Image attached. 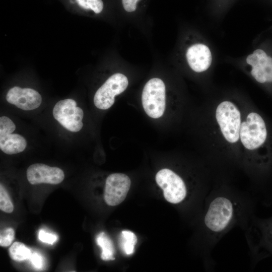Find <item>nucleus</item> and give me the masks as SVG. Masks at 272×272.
<instances>
[{
    "label": "nucleus",
    "instance_id": "f257e3e1",
    "mask_svg": "<svg viewBox=\"0 0 272 272\" xmlns=\"http://www.w3.org/2000/svg\"><path fill=\"white\" fill-rule=\"evenodd\" d=\"M252 210L250 196L244 192L229 187L210 191L202 218L209 255L217 242L233 227L245 228L252 217Z\"/></svg>",
    "mask_w": 272,
    "mask_h": 272
},
{
    "label": "nucleus",
    "instance_id": "f03ea898",
    "mask_svg": "<svg viewBox=\"0 0 272 272\" xmlns=\"http://www.w3.org/2000/svg\"><path fill=\"white\" fill-rule=\"evenodd\" d=\"M216 118L226 140L232 144L238 142L241 123L240 112L236 106L228 101L221 102L216 108Z\"/></svg>",
    "mask_w": 272,
    "mask_h": 272
},
{
    "label": "nucleus",
    "instance_id": "7ed1b4c3",
    "mask_svg": "<svg viewBox=\"0 0 272 272\" xmlns=\"http://www.w3.org/2000/svg\"><path fill=\"white\" fill-rule=\"evenodd\" d=\"M165 86L159 78L150 79L143 89L142 101L147 114L153 118L161 117L166 105Z\"/></svg>",
    "mask_w": 272,
    "mask_h": 272
},
{
    "label": "nucleus",
    "instance_id": "20e7f679",
    "mask_svg": "<svg viewBox=\"0 0 272 272\" xmlns=\"http://www.w3.org/2000/svg\"><path fill=\"white\" fill-rule=\"evenodd\" d=\"M240 139L243 146L249 150H255L265 142L267 130L262 118L256 112L248 114L241 123Z\"/></svg>",
    "mask_w": 272,
    "mask_h": 272
},
{
    "label": "nucleus",
    "instance_id": "39448f33",
    "mask_svg": "<svg viewBox=\"0 0 272 272\" xmlns=\"http://www.w3.org/2000/svg\"><path fill=\"white\" fill-rule=\"evenodd\" d=\"M156 181L169 202L178 204L185 199L188 194L187 186L183 179L171 170H160L156 175Z\"/></svg>",
    "mask_w": 272,
    "mask_h": 272
},
{
    "label": "nucleus",
    "instance_id": "423d86ee",
    "mask_svg": "<svg viewBox=\"0 0 272 272\" xmlns=\"http://www.w3.org/2000/svg\"><path fill=\"white\" fill-rule=\"evenodd\" d=\"M128 84L127 77L120 73L110 76L98 89L94 97L95 106L106 110L114 104L115 96L124 92Z\"/></svg>",
    "mask_w": 272,
    "mask_h": 272
},
{
    "label": "nucleus",
    "instance_id": "0eeeda50",
    "mask_svg": "<svg viewBox=\"0 0 272 272\" xmlns=\"http://www.w3.org/2000/svg\"><path fill=\"white\" fill-rule=\"evenodd\" d=\"M54 118L65 129L72 132L80 131L83 126L84 112L72 99L60 100L53 109Z\"/></svg>",
    "mask_w": 272,
    "mask_h": 272
},
{
    "label": "nucleus",
    "instance_id": "6e6552de",
    "mask_svg": "<svg viewBox=\"0 0 272 272\" xmlns=\"http://www.w3.org/2000/svg\"><path fill=\"white\" fill-rule=\"evenodd\" d=\"M16 125L9 117H0V149L9 155L23 152L27 146V142L22 135L12 133Z\"/></svg>",
    "mask_w": 272,
    "mask_h": 272
},
{
    "label": "nucleus",
    "instance_id": "1a4fd4ad",
    "mask_svg": "<svg viewBox=\"0 0 272 272\" xmlns=\"http://www.w3.org/2000/svg\"><path fill=\"white\" fill-rule=\"evenodd\" d=\"M131 185L130 178L123 173L109 175L106 180L104 199L109 206H115L125 198Z\"/></svg>",
    "mask_w": 272,
    "mask_h": 272
},
{
    "label": "nucleus",
    "instance_id": "9d476101",
    "mask_svg": "<svg viewBox=\"0 0 272 272\" xmlns=\"http://www.w3.org/2000/svg\"><path fill=\"white\" fill-rule=\"evenodd\" d=\"M26 175L29 182L31 184H57L61 183L64 178V172L61 169L40 163L30 165L27 170Z\"/></svg>",
    "mask_w": 272,
    "mask_h": 272
},
{
    "label": "nucleus",
    "instance_id": "9b49d317",
    "mask_svg": "<svg viewBox=\"0 0 272 272\" xmlns=\"http://www.w3.org/2000/svg\"><path fill=\"white\" fill-rule=\"evenodd\" d=\"M6 98L9 103L26 111L38 108L42 102V97L36 90L17 86L9 90Z\"/></svg>",
    "mask_w": 272,
    "mask_h": 272
},
{
    "label": "nucleus",
    "instance_id": "f8f14e48",
    "mask_svg": "<svg viewBox=\"0 0 272 272\" xmlns=\"http://www.w3.org/2000/svg\"><path fill=\"white\" fill-rule=\"evenodd\" d=\"M186 57L190 68L197 73L207 70L212 61L209 48L201 43L195 44L189 47L186 51Z\"/></svg>",
    "mask_w": 272,
    "mask_h": 272
},
{
    "label": "nucleus",
    "instance_id": "ddd939ff",
    "mask_svg": "<svg viewBox=\"0 0 272 272\" xmlns=\"http://www.w3.org/2000/svg\"><path fill=\"white\" fill-rule=\"evenodd\" d=\"M249 222L259 227L257 229L250 226H247L245 228L248 227L257 230L262 231L261 238H257V242H253L249 244V248L256 246L260 243H267L268 245V247H270L272 249V221L267 222V223L261 224H258L256 221L254 220L252 216L251 217L249 221ZM244 228V229H245ZM256 239V238H254ZM250 240V239H248Z\"/></svg>",
    "mask_w": 272,
    "mask_h": 272
},
{
    "label": "nucleus",
    "instance_id": "4468645a",
    "mask_svg": "<svg viewBox=\"0 0 272 272\" xmlns=\"http://www.w3.org/2000/svg\"><path fill=\"white\" fill-rule=\"evenodd\" d=\"M97 244L102 248L101 257L104 260H114V248L111 240L104 232L100 233L96 238Z\"/></svg>",
    "mask_w": 272,
    "mask_h": 272
},
{
    "label": "nucleus",
    "instance_id": "2eb2a0df",
    "mask_svg": "<svg viewBox=\"0 0 272 272\" xmlns=\"http://www.w3.org/2000/svg\"><path fill=\"white\" fill-rule=\"evenodd\" d=\"M31 253L30 249L20 242H14L9 249L10 256L16 261L29 259Z\"/></svg>",
    "mask_w": 272,
    "mask_h": 272
},
{
    "label": "nucleus",
    "instance_id": "dca6fc26",
    "mask_svg": "<svg viewBox=\"0 0 272 272\" xmlns=\"http://www.w3.org/2000/svg\"><path fill=\"white\" fill-rule=\"evenodd\" d=\"M121 247L127 255L133 253L137 242L136 235L131 231H122L121 234Z\"/></svg>",
    "mask_w": 272,
    "mask_h": 272
},
{
    "label": "nucleus",
    "instance_id": "f3484780",
    "mask_svg": "<svg viewBox=\"0 0 272 272\" xmlns=\"http://www.w3.org/2000/svg\"><path fill=\"white\" fill-rule=\"evenodd\" d=\"M0 209L7 213H11L14 210L13 203L3 185H0Z\"/></svg>",
    "mask_w": 272,
    "mask_h": 272
},
{
    "label": "nucleus",
    "instance_id": "a211bd4d",
    "mask_svg": "<svg viewBox=\"0 0 272 272\" xmlns=\"http://www.w3.org/2000/svg\"><path fill=\"white\" fill-rule=\"evenodd\" d=\"M15 231L12 228H7L1 231L0 245L7 247L12 243L14 239Z\"/></svg>",
    "mask_w": 272,
    "mask_h": 272
},
{
    "label": "nucleus",
    "instance_id": "6ab92c4d",
    "mask_svg": "<svg viewBox=\"0 0 272 272\" xmlns=\"http://www.w3.org/2000/svg\"><path fill=\"white\" fill-rule=\"evenodd\" d=\"M39 239L43 242L53 244L57 239L56 235L49 233L41 230L38 233Z\"/></svg>",
    "mask_w": 272,
    "mask_h": 272
},
{
    "label": "nucleus",
    "instance_id": "aec40b11",
    "mask_svg": "<svg viewBox=\"0 0 272 272\" xmlns=\"http://www.w3.org/2000/svg\"><path fill=\"white\" fill-rule=\"evenodd\" d=\"M89 9L93 10L95 13L99 14L103 9V3L102 0H87Z\"/></svg>",
    "mask_w": 272,
    "mask_h": 272
},
{
    "label": "nucleus",
    "instance_id": "412c9836",
    "mask_svg": "<svg viewBox=\"0 0 272 272\" xmlns=\"http://www.w3.org/2000/svg\"><path fill=\"white\" fill-rule=\"evenodd\" d=\"M29 259L32 264L37 269H41L43 266V260L42 256L36 252L32 253Z\"/></svg>",
    "mask_w": 272,
    "mask_h": 272
},
{
    "label": "nucleus",
    "instance_id": "4be33fe9",
    "mask_svg": "<svg viewBox=\"0 0 272 272\" xmlns=\"http://www.w3.org/2000/svg\"><path fill=\"white\" fill-rule=\"evenodd\" d=\"M139 0H122L124 10L127 12H132L137 9V3Z\"/></svg>",
    "mask_w": 272,
    "mask_h": 272
},
{
    "label": "nucleus",
    "instance_id": "5701e85b",
    "mask_svg": "<svg viewBox=\"0 0 272 272\" xmlns=\"http://www.w3.org/2000/svg\"><path fill=\"white\" fill-rule=\"evenodd\" d=\"M253 53L257 56L258 59L267 56L266 53L263 50L260 49L254 50Z\"/></svg>",
    "mask_w": 272,
    "mask_h": 272
},
{
    "label": "nucleus",
    "instance_id": "b1692460",
    "mask_svg": "<svg viewBox=\"0 0 272 272\" xmlns=\"http://www.w3.org/2000/svg\"><path fill=\"white\" fill-rule=\"evenodd\" d=\"M76 1L81 7L86 10L89 9L87 4V0H76Z\"/></svg>",
    "mask_w": 272,
    "mask_h": 272
}]
</instances>
